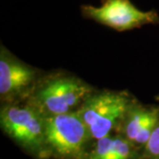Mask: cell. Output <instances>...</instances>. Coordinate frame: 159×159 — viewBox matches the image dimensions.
Instances as JSON below:
<instances>
[{"label": "cell", "instance_id": "cell-1", "mask_svg": "<svg viewBox=\"0 0 159 159\" xmlns=\"http://www.w3.org/2000/svg\"><path fill=\"white\" fill-rule=\"evenodd\" d=\"M97 89L66 70L45 71L26 103L44 118L74 113Z\"/></svg>", "mask_w": 159, "mask_h": 159}, {"label": "cell", "instance_id": "cell-2", "mask_svg": "<svg viewBox=\"0 0 159 159\" xmlns=\"http://www.w3.org/2000/svg\"><path fill=\"white\" fill-rule=\"evenodd\" d=\"M0 127L34 159H51L46 144L45 118L26 102L0 107Z\"/></svg>", "mask_w": 159, "mask_h": 159}, {"label": "cell", "instance_id": "cell-3", "mask_svg": "<svg viewBox=\"0 0 159 159\" xmlns=\"http://www.w3.org/2000/svg\"><path fill=\"white\" fill-rule=\"evenodd\" d=\"M137 98L128 90L97 89L76 111L93 141L115 134L125 112Z\"/></svg>", "mask_w": 159, "mask_h": 159}, {"label": "cell", "instance_id": "cell-4", "mask_svg": "<svg viewBox=\"0 0 159 159\" xmlns=\"http://www.w3.org/2000/svg\"><path fill=\"white\" fill-rule=\"evenodd\" d=\"M45 134L51 159H83L94 142L76 112L45 118Z\"/></svg>", "mask_w": 159, "mask_h": 159}, {"label": "cell", "instance_id": "cell-5", "mask_svg": "<svg viewBox=\"0 0 159 159\" xmlns=\"http://www.w3.org/2000/svg\"><path fill=\"white\" fill-rule=\"evenodd\" d=\"M45 71L24 62L3 43L0 44V103L27 102Z\"/></svg>", "mask_w": 159, "mask_h": 159}, {"label": "cell", "instance_id": "cell-6", "mask_svg": "<svg viewBox=\"0 0 159 159\" xmlns=\"http://www.w3.org/2000/svg\"><path fill=\"white\" fill-rule=\"evenodd\" d=\"M81 16L118 32L141 29L145 25L159 24L157 10L144 11L131 0H105L101 6H80Z\"/></svg>", "mask_w": 159, "mask_h": 159}, {"label": "cell", "instance_id": "cell-7", "mask_svg": "<svg viewBox=\"0 0 159 159\" xmlns=\"http://www.w3.org/2000/svg\"><path fill=\"white\" fill-rule=\"evenodd\" d=\"M158 115L159 103L145 104L137 99L125 112L115 134L141 154L156 126Z\"/></svg>", "mask_w": 159, "mask_h": 159}, {"label": "cell", "instance_id": "cell-8", "mask_svg": "<svg viewBox=\"0 0 159 159\" xmlns=\"http://www.w3.org/2000/svg\"><path fill=\"white\" fill-rule=\"evenodd\" d=\"M139 156L129 142L112 134L92 142L83 159H139Z\"/></svg>", "mask_w": 159, "mask_h": 159}, {"label": "cell", "instance_id": "cell-9", "mask_svg": "<svg viewBox=\"0 0 159 159\" xmlns=\"http://www.w3.org/2000/svg\"><path fill=\"white\" fill-rule=\"evenodd\" d=\"M139 159H159V115L157 122Z\"/></svg>", "mask_w": 159, "mask_h": 159}, {"label": "cell", "instance_id": "cell-10", "mask_svg": "<svg viewBox=\"0 0 159 159\" xmlns=\"http://www.w3.org/2000/svg\"><path fill=\"white\" fill-rule=\"evenodd\" d=\"M155 99H156V100H157V101L159 102V94L157 95V96H156V97H155Z\"/></svg>", "mask_w": 159, "mask_h": 159}, {"label": "cell", "instance_id": "cell-11", "mask_svg": "<svg viewBox=\"0 0 159 159\" xmlns=\"http://www.w3.org/2000/svg\"><path fill=\"white\" fill-rule=\"evenodd\" d=\"M101 1H102V2H104V1H105V0H101Z\"/></svg>", "mask_w": 159, "mask_h": 159}]
</instances>
